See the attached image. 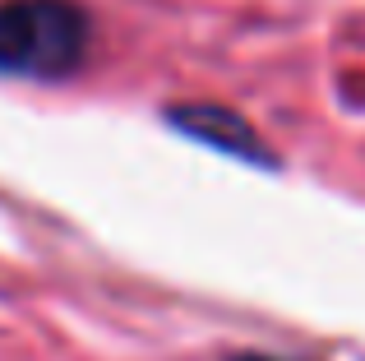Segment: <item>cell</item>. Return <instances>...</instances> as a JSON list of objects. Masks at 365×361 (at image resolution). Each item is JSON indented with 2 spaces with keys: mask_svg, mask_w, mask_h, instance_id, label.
<instances>
[{
  "mask_svg": "<svg viewBox=\"0 0 365 361\" xmlns=\"http://www.w3.org/2000/svg\"><path fill=\"white\" fill-rule=\"evenodd\" d=\"M93 51V14L79 0H0V74L56 83Z\"/></svg>",
  "mask_w": 365,
  "mask_h": 361,
  "instance_id": "cell-1",
  "label": "cell"
},
{
  "mask_svg": "<svg viewBox=\"0 0 365 361\" xmlns=\"http://www.w3.org/2000/svg\"><path fill=\"white\" fill-rule=\"evenodd\" d=\"M167 121L176 130H185L190 139H199V144L208 148H222V153L241 158V163H264V167H277V158L264 148V139H259V130L241 121L232 107H213V102H190V107H171Z\"/></svg>",
  "mask_w": 365,
  "mask_h": 361,
  "instance_id": "cell-2",
  "label": "cell"
},
{
  "mask_svg": "<svg viewBox=\"0 0 365 361\" xmlns=\"http://www.w3.org/2000/svg\"><path fill=\"white\" fill-rule=\"evenodd\" d=\"M227 361H287V357H268V352H236V357H227Z\"/></svg>",
  "mask_w": 365,
  "mask_h": 361,
  "instance_id": "cell-3",
  "label": "cell"
}]
</instances>
